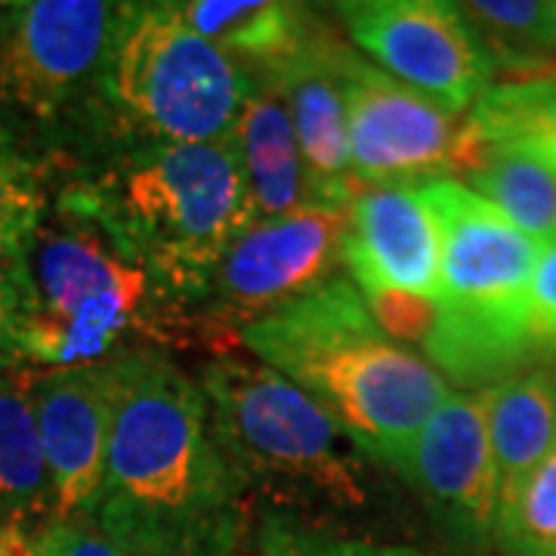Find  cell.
<instances>
[{
	"label": "cell",
	"instance_id": "cell-19",
	"mask_svg": "<svg viewBox=\"0 0 556 556\" xmlns=\"http://www.w3.org/2000/svg\"><path fill=\"white\" fill-rule=\"evenodd\" d=\"M495 457L497 507L556 448V375L526 368L479 390Z\"/></svg>",
	"mask_w": 556,
	"mask_h": 556
},
{
	"label": "cell",
	"instance_id": "cell-26",
	"mask_svg": "<svg viewBox=\"0 0 556 556\" xmlns=\"http://www.w3.org/2000/svg\"><path fill=\"white\" fill-rule=\"evenodd\" d=\"M22 556H130L97 517L56 519L25 541Z\"/></svg>",
	"mask_w": 556,
	"mask_h": 556
},
{
	"label": "cell",
	"instance_id": "cell-17",
	"mask_svg": "<svg viewBox=\"0 0 556 556\" xmlns=\"http://www.w3.org/2000/svg\"><path fill=\"white\" fill-rule=\"evenodd\" d=\"M35 368L0 371V538L22 544L53 517L50 473L35 417Z\"/></svg>",
	"mask_w": 556,
	"mask_h": 556
},
{
	"label": "cell",
	"instance_id": "cell-28",
	"mask_svg": "<svg viewBox=\"0 0 556 556\" xmlns=\"http://www.w3.org/2000/svg\"><path fill=\"white\" fill-rule=\"evenodd\" d=\"M25 269L22 254H0V371L20 368V331L25 321Z\"/></svg>",
	"mask_w": 556,
	"mask_h": 556
},
{
	"label": "cell",
	"instance_id": "cell-21",
	"mask_svg": "<svg viewBox=\"0 0 556 556\" xmlns=\"http://www.w3.org/2000/svg\"><path fill=\"white\" fill-rule=\"evenodd\" d=\"M492 72L504 80L556 75V0H467L457 3Z\"/></svg>",
	"mask_w": 556,
	"mask_h": 556
},
{
	"label": "cell",
	"instance_id": "cell-29",
	"mask_svg": "<svg viewBox=\"0 0 556 556\" xmlns=\"http://www.w3.org/2000/svg\"><path fill=\"white\" fill-rule=\"evenodd\" d=\"M529 318L541 353L556 356V236L538 244V260L529 281Z\"/></svg>",
	"mask_w": 556,
	"mask_h": 556
},
{
	"label": "cell",
	"instance_id": "cell-7",
	"mask_svg": "<svg viewBox=\"0 0 556 556\" xmlns=\"http://www.w3.org/2000/svg\"><path fill=\"white\" fill-rule=\"evenodd\" d=\"M195 380L241 489L294 507L365 504V455L291 380L239 353L207 358Z\"/></svg>",
	"mask_w": 556,
	"mask_h": 556
},
{
	"label": "cell",
	"instance_id": "cell-24",
	"mask_svg": "<svg viewBox=\"0 0 556 556\" xmlns=\"http://www.w3.org/2000/svg\"><path fill=\"white\" fill-rule=\"evenodd\" d=\"M495 544L504 556H556V448L497 507Z\"/></svg>",
	"mask_w": 556,
	"mask_h": 556
},
{
	"label": "cell",
	"instance_id": "cell-31",
	"mask_svg": "<svg viewBox=\"0 0 556 556\" xmlns=\"http://www.w3.org/2000/svg\"><path fill=\"white\" fill-rule=\"evenodd\" d=\"M257 556H273V551H266V547L260 544V554H257Z\"/></svg>",
	"mask_w": 556,
	"mask_h": 556
},
{
	"label": "cell",
	"instance_id": "cell-8",
	"mask_svg": "<svg viewBox=\"0 0 556 556\" xmlns=\"http://www.w3.org/2000/svg\"><path fill=\"white\" fill-rule=\"evenodd\" d=\"M118 3L0 0V127L35 155L87 137Z\"/></svg>",
	"mask_w": 556,
	"mask_h": 556
},
{
	"label": "cell",
	"instance_id": "cell-5",
	"mask_svg": "<svg viewBox=\"0 0 556 556\" xmlns=\"http://www.w3.org/2000/svg\"><path fill=\"white\" fill-rule=\"evenodd\" d=\"M251 78L182 20L177 3L124 0L93 87L84 149L105 155L236 134Z\"/></svg>",
	"mask_w": 556,
	"mask_h": 556
},
{
	"label": "cell",
	"instance_id": "cell-27",
	"mask_svg": "<svg viewBox=\"0 0 556 556\" xmlns=\"http://www.w3.org/2000/svg\"><path fill=\"white\" fill-rule=\"evenodd\" d=\"M358 294L387 338L396 340L402 346H408V343L424 346V340L437 321L433 300L412 298V294H399V291H358Z\"/></svg>",
	"mask_w": 556,
	"mask_h": 556
},
{
	"label": "cell",
	"instance_id": "cell-15",
	"mask_svg": "<svg viewBox=\"0 0 556 556\" xmlns=\"http://www.w3.org/2000/svg\"><path fill=\"white\" fill-rule=\"evenodd\" d=\"M350 53L353 47L343 43L328 25H321L309 47L278 78L298 137L306 182L318 204H350L358 189L350 164L346 127Z\"/></svg>",
	"mask_w": 556,
	"mask_h": 556
},
{
	"label": "cell",
	"instance_id": "cell-6",
	"mask_svg": "<svg viewBox=\"0 0 556 556\" xmlns=\"http://www.w3.org/2000/svg\"><path fill=\"white\" fill-rule=\"evenodd\" d=\"M424 189L437 211L442 263L437 321L420 350L445 383L479 393L532 368L541 353L529 318L538 241L460 179H427Z\"/></svg>",
	"mask_w": 556,
	"mask_h": 556
},
{
	"label": "cell",
	"instance_id": "cell-10",
	"mask_svg": "<svg viewBox=\"0 0 556 556\" xmlns=\"http://www.w3.org/2000/svg\"><path fill=\"white\" fill-rule=\"evenodd\" d=\"M346 127L356 182L464 179L489 152L460 115L380 72L356 50L346 60Z\"/></svg>",
	"mask_w": 556,
	"mask_h": 556
},
{
	"label": "cell",
	"instance_id": "cell-4",
	"mask_svg": "<svg viewBox=\"0 0 556 556\" xmlns=\"http://www.w3.org/2000/svg\"><path fill=\"white\" fill-rule=\"evenodd\" d=\"M22 269L28 306L20 358L28 368H78L201 340L195 318L65 189L53 192Z\"/></svg>",
	"mask_w": 556,
	"mask_h": 556
},
{
	"label": "cell",
	"instance_id": "cell-16",
	"mask_svg": "<svg viewBox=\"0 0 556 556\" xmlns=\"http://www.w3.org/2000/svg\"><path fill=\"white\" fill-rule=\"evenodd\" d=\"M177 7L182 20L239 65L251 84H278L325 25L316 10L281 0H186Z\"/></svg>",
	"mask_w": 556,
	"mask_h": 556
},
{
	"label": "cell",
	"instance_id": "cell-30",
	"mask_svg": "<svg viewBox=\"0 0 556 556\" xmlns=\"http://www.w3.org/2000/svg\"><path fill=\"white\" fill-rule=\"evenodd\" d=\"M0 556H22V544H13V541L0 538Z\"/></svg>",
	"mask_w": 556,
	"mask_h": 556
},
{
	"label": "cell",
	"instance_id": "cell-2",
	"mask_svg": "<svg viewBox=\"0 0 556 556\" xmlns=\"http://www.w3.org/2000/svg\"><path fill=\"white\" fill-rule=\"evenodd\" d=\"M239 346L303 390L362 455L396 473L452 393L424 353L380 331L346 273L244 325Z\"/></svg>",
	"mask_w": 556,
	"mask_h": 556
},
{
	"label": "cell",
	"instance_id": "cell-25",
	"mask_svg": "<svg viewBox=\"0 0 556 556\" xmlns=\"http://www.w3.org/2000/svg\"><path fill=\"white\" fill-rule=\"evenodd\" d=\"M260 544L273 556H430L420 554L415 547L402 544H378V541H362V538H334L309 532L298 522L273 514L260 526Z\"/></svg>",
	"mask_w": 556,
	"mask_h": 556
},
{
	"label": "cell",
	"instance_id": "cell-20",
	"mask_svg": "<svg viewBox=\"0 0 556 556\" xmlns=\"http://www.w3.org/2000/svg\"><path fill=\"white\" fill-rule=\"evenodd\" d=\"M464 121L485 149L526 155L556 177V75L495 80Z\"/></svg>",
	"mask_w": 556,
	"mask_h": 556
},
{
	"label": "cell",
	"instance_id": "cell-18",
	"mask_svg": "<svg viewBox=\"0 0 556 556\" xmlns=\"http://www.w3.org/2000/svg\"><path fill=\"white\" fill-rule=\"evenodd\" d=\"M236 149L254 204V217L276 219L318 204L309 192L288 102L273 80H254L236 124Z\"/></svg>",
	"mask_w": 556,
	"mask_h": 556
},
{
	"label": "cell",
	"instance_id": "cell-14",
	"mask_svg": "<svg viewBox=\"0 0 556 556\" xmlns=\"http://www.w3.org/2000/svg\"><path fill=\"white\" fill-rule=\"evenodd\" d=\"M31 399L53 495L50 522L93 517L105 479L112 424L109 362L38 371Z\"/></svg>",
	"mask_w": 556,
	"mask_h": 556
},
{
	"label": "cell",
	"instance_id": "cell-23",
	"mask_svg": "<svg viewBox=\"0 0 556 556\" xmlns=\"http://www.w3.org/2000/svg\"><path fill=\"white\" fill-rule=\"evenodd\" d=\"M50 161L0 127V254L20 257L53 207Z\"/></svg>",
	"mask_w": 556,
	"mask_h": 556
},
{
	"label": "cell",
	"instance_id": "cell-11",
	"mask_svg": "<svg viewBox=\"0 0 556 556\" xmlns=\"http://www.w3.org/2000/svg\"><path fill=\"white\" fill-rule=\"evenodd\" d=\"M350 40L380 72L452 115H464L495 84L473 28L452 0L334 3Z\"/></svg>",
	"mask_w": 556,
	"mask_h": 556
},
{
	"label": "cell",
	"instance_id": "cell-22",
	"mask_svg": "<svg viewBox=\"0 0 556 556\" xmlns=\"http://www.w3.org/2000/svg\"><path fill=\"white\" fill-rule=\"evenodd\" d=\"M460 182H467L538 244L556 236V177L538 161L507 149H489L477 170Z\"/></svg>",
	"mask_w": 556,
	"mask_h": 556
},
{
	"label": "cell",
	"instance_id": "cell-9",
	"mask_svg": "<svg viewBox=\"0 0 556 556\" xmlns=\"http://www.w3.org/2000/svg\"><path fill=\"white\" fill-rule=\"evenodd\" d=\"M346 204H306L285 217L257 219L219 260L195 313L201 343L232 353L239 331L316 291L343 266Z\"/></svg>",
	"mask_w": 556,
	"mask_h": 556
},
{
	"label": "cell",
	"instance_id": "cell-32",
	"mask_svg": "<svg viewBox=\"0 0 556 556\" xmlns=\"http://www.w3.org/2000/svg\"><path fill=\"white\" fill-rule=\"evenodd\" d=\"M554 375H556V371H554Z\"/></svg>",
	"mask_w": 556,
	"mask_h": 556
},
{
	"label": "cell",
	"instance_id": "cell-12",
	"mask_svg": "<svg viewBox=\"0 0 556 556\" xmlns=\"http://www.w3.org/2000/svg\"><path fill=\"white\" fill-rule=\"evenodd\" d=\"M399 477L464 544L495 541L497 477L482 396L448 393L417 433Z\"/></svg>",
	"mask_w": 556,
	"mask_h": 556
},
{
	"label": "cell",
	"instance_id": "cell-3",
	"mask_svg": "<svg viewBox=\"0 0 556 556\" xmlns=\"http://www.w3.org/2000/svg\"><path fill=\"white\" fill-rule=\"evenodd\" d=\"M97 161L62 189L195 318L223 254L257 223L236 139L134 146Z\"/></svg>",
	"mask_w": 556,
	"mask_h": 556
},
{
	"label": "cell",
	"instance_id": "cell-1",
	"mask_svg": "<svg viewBox=\"0 0 556 556\" xmlns=\"http://www.w3.org/2000/svg\"><path fill=\"white\" fill-rule=\"evenodd\" d=\"M112 424L97 522L130 556H177L244 529L241 482L199 380L161 350L109 358Z\"/></svg>",
	"mask_w": 556,
	"mask_h": 556
},
{
	"label": "cell",
	"instance_id": "cell-13",
	"mask_svg": "<svg viewBox=\"0 0 556 556\" xmlns=\"http://www.w3.org/2000/svg\"><path fill=\"white\" fill-rule=\"evenodd\" d=\"M442 236L424 182H358L346 204L343 269L358 291L437 303Z\"/></svg>",
	"mask_w": 556,
	"mask_h": 556
}]
</instances>
